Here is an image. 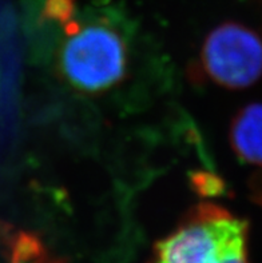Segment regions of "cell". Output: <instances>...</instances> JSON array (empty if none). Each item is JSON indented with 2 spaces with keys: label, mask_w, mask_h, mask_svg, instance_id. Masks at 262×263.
Segmentation results:
<instances>
[{
  "label": "cell",
  "mask_w": 262,
  "mask_h": 263,
  "mask_svg": "<svg viewBox=\"0 0 262 263\" xmlns=\"http://www.w3.org/2000/svg\"><path fill=\"white\" fill-rule=\"evenodd\" d=\"M63 31L66 37L57 53V70L71 88L100 95L127 79L129 44L113 26L103 20L82 24L73 19L64 24Z\"/></svg>",
  "instance_id": "1"
},
{
  "label": "cell",
  "mask_w": 262,
  "mask_h": 263,
  "mask_svg": "<svg viewBox=\"0 0 262 263\" xmlns=\"http://www.w3.org/2000/svg\"><path fill=\"white\" fill-rule=\"evenodd\" d=\"M150 263H250L249 224L219 204L199 203L156 242Z\"/></svg>",
  "instance_id": "2"
},
{
  "label": "cell",
  "mask_w": 262,
  "mask_h": 263,
  "mask_svg": "<svg viewBox=\"0 0 262 263\" xmlns=\"http://www.w3.org/2000/svg\"><path fill=\"white\" fill-rule=\"evenodd\" d=\"M196 77L226 90H243L262 77V35L245 24L213 28L199 50Z\"/></svg>",
  "instance_id": "3"
},
{
  "label": "cell",
  "mask_w": 262,
  "mask_h": 263,
  "mask_svg": "<svg viewBox=\"0 0 262 263\" xmlns=\"http://www.w3.org/2000/svg\"><path fill=\"white\" fill-rule=\"evenodd\" d=\"M229 143L241 162L262 168V103L238 110L230 123Z\"/></svg>",
  "instance_id": "4"
},
{
  "label": "cell",
  "mask_w": 262,
  "mask_h": 263,
  "mask_svg": "<svg viewBox=\"0 0 262 263\" xmlns=\"http://www.w3.org/2000/svg\"><path fill=\"white\" fill-rule=\"evenodd\" d=\"M42 17L63 27L70 20L75 19L77 0H44L42 7Z\"/></svg>",
  "instance_id": "5"
},
{
  "label": "cell",
  "mask_w": 262,
  "mask_h": 263,
  "mask_svg": "<svg viewBox=\"0 0 262 263\" xmlns=\"http://www.w3.org/2000/svg\"><path fill=\"white\" fill-rule=\"evenodd\" d=\"M191 182L194 184V190L202 197H218L225 193L223 180L214 174L196 173L193 175Z\"/></svg>",
  "instance_id": "6"
},
{
  "label": "cell",
  "mask_w": 262,
  "mask_h": 263,
  "mask_svg": "<svg viewBox=\"0 0 262 263\" xmlns=\"http://www.w3.org/2000/svg\"><path fill=\"white\" fill-rule=\"evenodd\" d=\"M249 191L253 202L262 209V168L250 177Z\"/></svg>",
  "instance_id": "7"
}]
</instances>
